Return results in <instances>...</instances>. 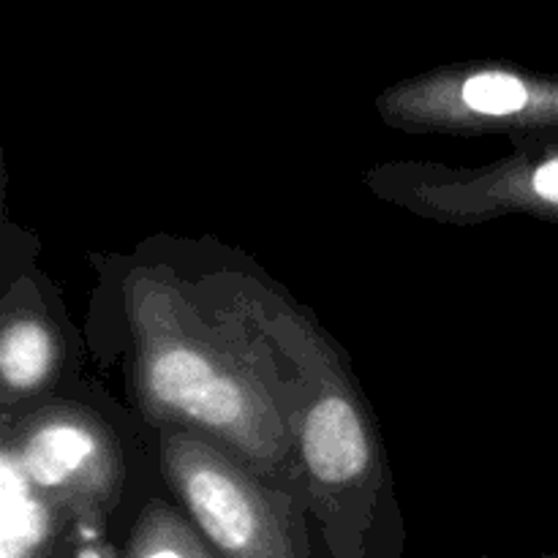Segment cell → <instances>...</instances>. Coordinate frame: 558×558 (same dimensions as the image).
<instances>
[{
	"label": "cell",
	"mask_w": 558,
	"mask_h": 558,
	"mask_svg": "<svg viewBox=\"0 0 558 558\" xmlns=\"http://www.w3.org/2000/svg\"><path fill=\"white\" fill-rule=\"evenodd\" d=\"M398 114L463 120L472 125L558 129V80L510 65H458L407 82L387 96Z\"/></svg>",
	"instance_id": "6da1fadb"
},
{
	"label": "cell",
	"mask_w": 558,
	"mask_h": 558,
	"mask_svg": "<svg viewBox=\"0 0 558 558\" xmlns=\"http://www.w3.org/2000/svg\"><path fill=\"white\" fill-rule=\"evenodd\" d=\"M196 526L221 558H311L308 545L202 447L169 456Z\"/></svg>",
	"instance_id": "7a4b0ae2"
},
{
	"label": "cell",
	"mask_w": 558,
	"mask_h": 558,
	"mask_svg": "<svg viewBox=\"0 0 558 558\" xmlns=\"http://www.w3.org/2000/svg\"><path fill=\"white\" fill-rule=\"evenodd\" d=\"M142 381L161 409L221 430L238 445L256 450V417L243 387L189 347H163L147 357Z\"/></svg>",
	"instance_id": "3957f363"
},
{
	"label": "cell",
	"mask_w": 558,
	"mask_h": 558,
	"mask_svg": "<svg viewBox=\"0 0 558 558\" xmlns=\"http://www.w3.org/2000/svg\"><path fill=\"white\" fill-rule=\"evenodd\" d=\"M305 463L325 485H349L371 466V439L357 409L343 396H322L300 430Z\"/></svg>",
	"instance_id": "277c9868"
},
{
	"label": "cell",
	"mask_w": 558,
	"mask_h": 558,
	"mask_svg": "<svg viewBox=\"0 0 558 558\" xmlns=\"http://www.w3.org/2000/svg\"><path fill=\"white\" fill-rule=\"evenodd\" d=\"M27 480L47 494L87 490L90 477L101 469V447L90 428L69 420H52L33 430L20 450Z\"/></svg>",
	"instance_id": "5b68a950"
},
{
	"label": "cell",
	"mask_w": 558,
	"mask_h": 558,
	"mask_svg": "<svg viewBox=\"0 0 558 558\" xmlns=\"http://www.w3.org/2000/svg\"><path fill=\"white\" fill-rule=\"evenodd\" d=\"M54 347L47 327L36 319H14L0 336V374L5 390L31 392L52 371Z\"/></svg>",
	"instance_id": "8992f818"
},
{
	"label": "cell",
	"mask_w": 558,
	"mask_h": 558,
	"mask_svg": "<svg viewBox=\"0 0 558 558\" xmlns=\"http://www.w3.org/2000/svg\"><path fill=\"white\" fill-rule=\"evenodd\" d=\"M125 558H221L178 523H147Z\"/></svg>",
	"instance_id": "52a82bcc"
},
{
	"label": "cell",
	"mask_w": 558,
	"mask_h": 558,
	"mask_svg": "<svg viewBox=\"0 0 558 558\" xmlns=\"http://www.w3.org/2000/svg\"><path fill=\"white\" fill-rule=\"evenodd\" d=\"M518 191L537 210L558 218V150L548 153L518 178Z\"/></svg>",
	"instance_id": "ba28073f"
}]
</instances>
